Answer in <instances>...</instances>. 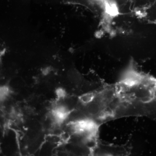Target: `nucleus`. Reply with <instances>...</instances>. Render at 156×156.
Masks as SVG:
<instances>
[{
    "instance_id": "obj_1",
    "label": "nucleus",
    "mask_w": 156,
    "mask_h": 156,
    "mask_svg": "<svg viewBox=\"0 0 156 156\" xmlns=\"http://www.w3.org/2000/svg\"><path fill=\"white\" fill-rule=\"evenodd\" d=\"M130 68L118 82L120 102L126 115L156 119V79Z\"/></svg>"
},
{
    "instance_id": "obj_2",
    "label": "nucleus",
    "mask_w": 156,
    "mask_h": 156,
    "mask_svg": "<svg viewBox=\"0 0 156 156\" xmlns=\"http://www.w3.org/2000/svg\"><path fill=\"white\" fill-rule=\"evenodd\" d=\"M9 93V89L6 87H2L1 89V98L2 100L5 99Z\"/></svg>"
},
{
    "instance_id": "obj_3",
    "label": "nucleus",
    "mask_w": 156,
    "mask_h": 156,
    "mask_svg": "<svg viewBox=\"0 0 156 156\" xmlns=\"http://www.w3.org/2000/svg\"><path fill=\"white\" fill-rule=\"evenodd\" d=\"M57 95L61 98H63L65 96V92L62 89H58L57 92Z\"/></svg>"
}]
</instances>
